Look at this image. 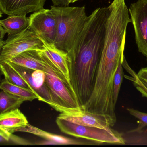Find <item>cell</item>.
I'll return each instance as SVG.
<instances>
[{
    "label": "cell",
    "instance_id": "2",
    "mask_svg": "<svg viewBox=\"0 0 147 147\" xmlns=\"http://www.w3.org/2000/svg\"><path fill=\"white\" fill-rule=\"evenodd\" d=\"M51 7L57 22V36L54 45L69 53L88 19L85 6L70 7L53 5Z\"/></svg>",
    "mask_w": 147,
    "mask_h": 147
},
{
    "label": "cell",
    "instance_id": "14",
    "mask_svg": "<svg viewBox=\"0 0 147 147\" xmlns=\"http://www.w3.org/2000/svg\"><path fill=\"white\" fill-rule=\"evenodd\" d=\"M16 132H25L32 134L41 137L46 140L53 142L56 143V145H78L84 144L80 141L46 132L32 126L29 123L27 124L25 127L20 128L17 129Z\"/></svg>",
    "mask_w": 147,
    "mask_h": 147
},
{
    "label": "cell",
    "instance_id": "18",
    "mask_svg": "<svg viewBox=\"0 0 147 147\" xmlns=\"http://www.w3.org/2000/svg\"><path fill=\"white\" fill-rule=\"evenodd\" d=\"M0 70L5 79L9 83L30 89L24 79L8 63L5 62L0 64Z\"/></svg>",
    "mask_w": 147,
    "mask_h": 147
},
{
    "label": "cell",
    "instance_id": "23",
    "mask_svg": "<svg viewBox=\"0 0 147 147\" xmlns=\"http://www.w3.org/2000/svg\"><path fill=\"white\" fill-rule=\"evenodd\" d=\"M53 5L55 6L66 7L69 6L70 3V0H51Z\"/></svg>",
    "mask_w": 147,
    "mask_h": 147
},
{
    "label": "cell",
    "instance_id": "22",
    "mask_svg": "<svg viewBox=\"0 0 147 147\" xmlns=\"http://www.w3.org/2000/svg\"><path fill=\"white\" fill-rule=\"evenodd\" d=\"M127 110L131 115L139 120L138 127L135 129L129 131L128 133H140L143 129L147 126V113H143L133 108H127Z\"/></svg>",
    "mask_w": 147,
    "mask_h": 147
},
{
    "label": "cell",
    "instance_id": "20",
    "mask_svg": "<svg viewBox=\"0 0 147 147\" xmlns=\"http://www.w3.org/2000/svg\"><path fill=\"white\" fill-rule=\"evenodd\" d=\"M0 144H13L16 145H30L32 143L26 140L9 133L0 129Z\"/></svg>",
    "mask_w": 147,
    "mask_h": 147
},
{
    "label": "cell",
    "instance_id": "28",
    "mask_svg": "<svg viewBox=\"0 0 147 147\" xmlns=\"http://www.w3.org/2000/svg\"><path fill=\"white\" fill-rule=\"evenodd\" d=\"M1 70H0V85H1ZM1 90V88H0V91Z\"/></svg>",
    "mask_w": 147,
    "mask_h": 147
},
{
    "label": "cell",
    "instance_id": "8",
    "mask_svg": "<svg viewBox=\"0 0 147 147\" xmlns=\"http://www.w3.org/2000/svg\"><path fill=\"white\" fill-rule=\"evenodd\" d=\"M8 63L24 79L39 101L47 104L52 108L58 105L46 83L44 72L28 69L12 62Z\"/></svg>",
    "mask_w": 147,
    "mask_h": 147
},
{
    "label": "cell",
    "instance_id": "6",
    "mask_svg": "<svg viewBox=\"0 0 147 147\" xmlns=\"http://www.w3.org/2000/svg\"><path fill=\"white\" fill-rule=\"evenodd\" d=\"M53 109L60 113L58 118L81 126L109 129L116 122L109 115L90 112L82 109L80 106L70 108L58 105Z\"/></svg>",
    "mask_w": 147,
    "mask_h": 147
},
{
    "label": "cell",
    "instance_id": "21",
    "mask_svg": "<svg viewBox=\"0 0 147 147\" xmlns=\"http://www.w3.org/2000/svg\"><path fill=\"white\" fill-rule=\"evenodd\" d=\"M123 77V70L122 63L121 62L119 64L117 69L115 77H114V82H113V102L115 105H116L117 99H118L121 85L122 82Z\"/></svg>",
    "mask_w": 147,
    "mask_h": 147
},
{
    "label": "cell",
    "instance_id": "19",
    "mask_svg": "<svg viewBox=\"0 0 147 147\" xmlns=\"http://www.w3.org/2000/svg\"><path fill=\"white\" fill-rule=\"evenodd\" d=\"M132 77H128L134 83L136 89L140 92L142 96L147 98V67L142 68L137 74L134 73Z\"/></svg>",
    "mask_w": 147,
    "mask_h": 147
},
{
    "label": "cell",
    "instance_id": "27",
    "mask_svg": "<svg viewBox=\"0 0 147 147\" xmlns=\"http://www.w3.org/2000/svg\"><path fill=\"white\" fill-rule=\"evenodd\" d=\"M2 12H1V9H0V18L2 16Z\"/></svg>",
    "mask_w": 147,
    "mask_h": 147
},
{
    "label": "cell",
    "instance_id": "4",
    "mask_svg": "<svg viewBox=\"0 0 147 147\" xmlns=\"http://www.w3.org/2000/svg\"><path fill=\"white\" fill-rule=\"evenodd\" d=\"M56 123L62 133L77 138H83L99 143L124 145L121 135L111 128L102 129L81 126L57 117Z\"/></svg>",
    "mask_w": 147,
    "mask_h": 147
},
{
    "label": "cell",
    "instance_id": "10",
    "mask_svg": "<svg viewBox=\"0 0 147 147\" xmlns=\"http://www.w3.org/2000/svg\"><path fill=\"white\" fill-rule=\"evenodd\" d=\"M43 50L53 64L63 76L71 91L79 102L72 83L71 72V62L69 53L59 49L54 44L44 43Z\"/></svg>",
    "mask_w": 147,
    "mask_h": 147
},
{
    "label": "cell",
    "instance_id": "7",
    "mask_svg": "<svg viewBox=\"0 0 147 147\" xmlns=\"http://www.w3.org/2000/svg\"><path fill=\"white\" fill-rule=\"evenodd\" d=\"M29 29L43 43L54 44L57 36V22L50 9L43 8L34 12L29 17Z\"/></svg>",
    "mask_w": 147,
    "mask_h": 147
},
{
    "label": "cell",
    "instance_id": "16",
    "mask_svg": "<svg viewBox=\"0 0 147 147\" xmlns=\"http://www.w3.org/2000/svg\"><path fill=\"white\" fill-rule=\"evenodd\" d=\"M0 88L1 90L21 98L25 101L31 102L34 99H38L37 96L31 90L13 84L5 79L1 81Z\"/></svg>",
    "mask_w": 147,
    "mask_h": 147
},
{
    "label": "cell",
    "instance_id": "15",
    "mask_svg": "<svg viewBox=\"0 0 147 147\" xmlns=\"http://www.w3.org/2000/svg\"><path fill=\"white\" fill-rule=\"evenodd\" d=\"M29 22V17H27L26 15H12L0 20V25L8 35H14L28 28Z\"/></svg>",
    "mask_w": 147,
    "mask_h": 147
},
{
    "label": "cell",
    "instance_id": "3",
    "mask_svg": "<svg viewBox=\"0 0 147 147\" xmlns=\"http://www.w3.org/2000/svg\"><path fill=\"white\" fill-rule=\"evenodd\" d=\"M40 51L45 64L44 72L46 83L57 104L70 108L80 107L63 76L53 64L43 49Z\"/></svg>",
    "mask_w": 147,
    "mask_h": 147
},
{
    "label": "cell",
    "instance_id": "25",
    "mask_svg": "<svg viewBox=\"0 0 147 147\" xmlns=\"http://www.w3.org/2000/svg\"><path fill=\"white\" fill-rule=\"evenodd\" d=\"M4 43V41L3 40H0V52H1V50L2 47L3 46Z\"/></svg>",
    "mask_w": 147,
    "mask_h": 147
},
{
    "label": "cell",
    "instance_id": "5",
    "mask_svg": "<svg viewBox=\"0 0 147 147\" xmlns=\"http://www.w3.org/2000/svg\"><path fill=\"white\" fill-rule=\"evenodd\" d=\"M44 43L29 28L14 35H8L0 52V64L8 63L19 54L30 50L43 49Z\"/></svg>",
    "mask_w": 147,
    "mask_h": 147
},
{
    "label": "cell",
    "instance_id": "1",
    "mask_svg": "<svg viewBox=\"0 0 147 147\" xmlns=\"http://www.w3.org/2000/svg\"><path fill=\"white\" fill-rule=\"evenodd\" d=\"M108 7H99L87 21L68 53L71 62V72L80 106L89 99L93 89L98 62L104 42Z\"/></svg>",
    "mask_w": 147,
    "mask_h": 147
},
{
    "label": "cell",
    "instance_id": "26",
    "mask_svg": "<svg viewBox=\"0 0 147 147\" xmlns=\"http://www.w3.org/2000/svg\"><path fill=\"white\" fill-rule=\"evenodd\" d=\"M78 1L79 0H70V3H73Z\"/></svg>",
    "mask_w": 147,
    "mask_h": 147
},
{
    "label": "cell",
    "instance_id": "9",
    "mask_svg": "<svg viewBox=\"0 0 147 147\" xmlns=\"http://www.w3.org/2000/svg\"><path fill=\"white\" fill-rule=\"evenodd\" d=\"M129 11L138 51L147 60V0H137Z\"/></svg>",
    "mask_w": 147,
    "mask_h": 147
},
{
    "label": "cell",
    "instance_id": "11",
    "mask_svg": "<svg viewBox=\"0 0 147 147\" xmlns=\"http://www.w3.org/2000/svg\"><path fill=\"white\" fill-rule=\"evenodd\" d=\"M46 0H0V9L7 15H26L44 8Z\"/></svg>",
    "mask_w": 147,
    "mask_h": 147
},
{
    "label": "cell",
    "instance_id": "13",
    "mask_svg": "<svg viewBox=\"0 0 147 147\" xmlns=\"http://www.w3.org/2000/svg\"><path fill=\"white\" fill-rule=\"evenodd\" d=\"M28 123L26 117L19 108L0 114V129L9 133H13Z\"/></svg>",
    "mask_w": 147,
    "mask_h": 147
},
{
    "label": "cell",
    "instance_id": "12",
    "mask_svg": "<svg viewBox=\"0 0 147 147\" xmlns=\"http://www.w3.org/2000/svg\"><path fill=\"white\" fill-rule=\"evenodd\" d=\"M40 50L35 49L26 51L16 56L9 62L28 69L44 72L45 64Z\"/></svg>",
    "mask_w": 147,
    "mask_h": 147
},
{
    "label": "cell",
    "instance_id": "24",
    "mask_svg": "<svg viewBox=\"0 0 147 147\" xmlns=\"http://www.w3.org/2000/svg\"><path fill=\"white\" fill-rule=\"evenodd\" d=\"M6 33L5 29L0 25V40H3Z\"/></svg>",
    "mask_w": 147,
    "mask_h": 147
},
{
    "label": "cell",
    "instance_id": "17",
    "mask_svg": "<svg viewBox=\"0 0 147 147\" xmlns=\"http://www.w3.org/2000/svg\"><path fill=\"white\" fill-rule=\"evenodd\" d=\"M24 102L25 100L21 98L1 90L0 114L19 108Z\"/></svg>",
    "mask_w": 147,
    "mask_h": 147
}]
</instances>
